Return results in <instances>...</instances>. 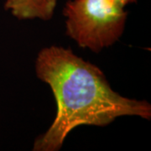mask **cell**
<instances>
[{"instance_id": "cell-3", "label": "cell", "mask_w": 151, "mask_h": 151, "mask_svg": "<svg viewBox=\"0 0 151 151\" xmlns=\"http://www.w3.org/2000/svg\"><path fill=\"white\" fill-rule=\"evenodd\" d=\"M57 0H6L4 9L18 19L50 20L54 15Z\"/></svg>"}, {"instance_id": "cell-1", "label": "cell", "mask_w": 151, "mask_h": 151, "mask_svg": "<svg viewBox=\"0 0 151 151\" xmlns=\"http://www.w3.org/2000/svg\"><path fill=\"white\" fill-rule=\"evenodd\" d=\"M35 71L50 87L57 108L53 123L35 139L33 150H59L70 131L81 125L105 127L124 116L151 119L147 101L115 92L103 70L70 49L55 45L42 49Z\"/></svg>"}, {"instance_id": "cell-2", "label": "cell", "mask_w": 151, "mask_h": 151, "mask_svg": "<svg viewBox=\"0 0 151 151\" xmlns=\"http://www.w3.org/2000/svg\"><path fill=\"white\" fill-rule=\"evenodd\" d=\"M63 14L66 35L96 53L119 40L128 17L124 7L112 0H68Z\"/></svg>"}, {"instance_id": "cell-4", "label": "cell", "mask_w": 151, "mask_h": 151, "mask_svg": "<svg viewBox=\"0 0 151 151\" xmlns=\"http://www.w3.org/2000/svg\"><path fill=\"white\" fill-rule=\"evenodd\" d=\"M113 2L119 4V5L123 6V7H125L128 4H133V3H135L137 0H112Z\"/></svg>"}]
</instances>
